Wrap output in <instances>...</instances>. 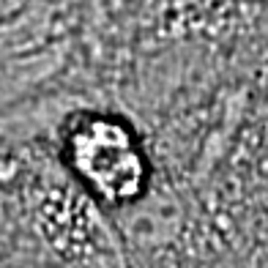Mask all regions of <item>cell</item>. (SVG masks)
Wrapping results in <instances>:
<instances>
[{
	"mask_svg": "<svg viewBox=\"0 0 268 268\" xmlns=\"http://www.w3.org/2000/svg\"><path fill=\"white\" fill-rule=\"evenodd\" d=\"M63 162L110 208L137 206L154 180V162L142 134L118 112L72 115L63 129Z\"/></svg>",
	"mask_w": 268,
	"mask_h": 268,
	"instance_id": "1",
	"label": "cell"
}]
</instances>
